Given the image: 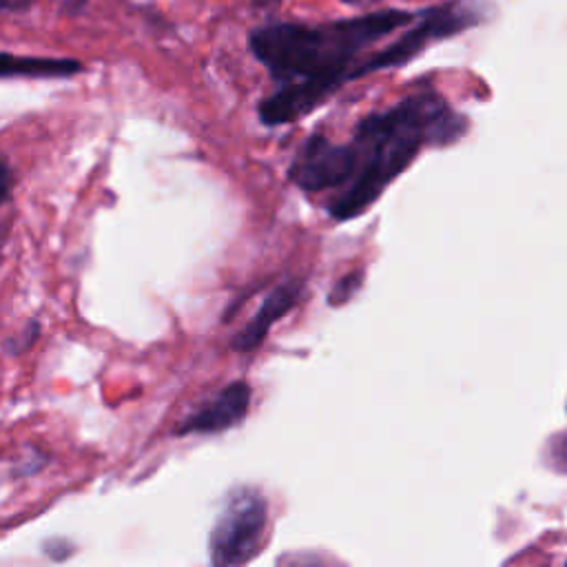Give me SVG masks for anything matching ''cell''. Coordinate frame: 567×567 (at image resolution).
I'll use <instances>...</instances> for the list:
<instances>
[{"label":"cell","mask_w":567,"mask_h":567,"mask_svg":"<svg viewBox=\"0 0 567 567\" xmlns=\"http://www.w3.org/2000/svg\"><path fill=\"white\" fill-rule=\"evenodd\" d=\"M301 292H303V281L299 279H288L275 286L261 301L255 317L235 334L230 348L235 352H252L255 348H259L268 337V332L272 330V326L297 306Z\"/></svg>","instance_id":"obj_7"},{"label":"cell","mask_w":567,"mask_h":567,"mask_svg":"<svg viewBox=\"0 0 567 567\" xmlns=\"http://www.w3.org/2000/svg\"><path fill=\"white\" fill-rule=\"evenodd\" d=\"M86 2L89 0H64V11L66 13H71V16H80L82 11H84V7H86Z\"/></svg>","instance_id":"obj_10"},{"label":"cell","mask_w":567,"mask_h":567,"mask_svg":"<svg viewBox=\"0 0 567 567\" xmlns=\"http://www.w3.org/2000/svg\"><path fill=\"white\" fill-rule=\"evenodd\" d=\"M266 525V496L250 485L233 489L210 529V560L215 565H244L252 560L264 545Z\"/></svg>","instance_id":"obj_4"},{"label":"cell","mask_w":567,"mask_h":567,"mask_svg":"<svg viewBox=\"0 0 567 567\" xmlns=\"http://www.w3.org/2000/svg\"><path fill=\"white\" fill-rule=\"evenodd\" d=\"M363 281V272L361 270H352L348 275H343L330 290L328 295V303L330 306H343L346 301H350L354 297V292L361 288Z\"/></svg>","instance_id":"obj_9"},{"label":"cell","mask_w":567,"mask_h":567,"mask_svg":"<svg viewBox=\"0 0 567 567\" xmlns=\"http://www.w3.org/2000/svg\"><path fill=\"white\" fill-rule=\"evenodd\" d=\"M84 66L73 58H44V55H13L2 53L0 75L9 78H71Z\"/></svg>","instance_id":"obj_8"},{"label":"cell","mask_w":567,"mask_h":567,"mask_svg":"<svg viewBox=\"0 0 567 567\" xmlns=\"http://www.w3.org/2000/svg\"><path fill=\"white\" fill-rule=\"evenodd\" d=\"M419 11L381 9L328 22H266L248 33V49L277 89L257 115L264 126L292 124L352 82L363 53L392 31L412 24Z\"/></svg>","instance_id":"obj_1"},{"label":"cell","mask_w":567,"mask_h":567,"mask_svg":"<svg viewBox=\"0 0 567 567\" xmlns=\"http://www.w3.org/2000/svg\"><path fill=\"white\" fill-rule=\"evenodd\" d=\"M483 20V11L474 0H450L443 4L419 9L414 27L405 29L388 47L365 55L352 71V82L377 71L396 69L414 60L432 42L447 40L456 33H463L476 27Z\"/></svg>","instance_id":"obj_3"},{"label":"cell","mask_w":567,"mask_h":567,"mask_svg":"<svg viewBox=\"0 0 567 567\" xmlns=\"http://www.w3.org/2000/svg\"><path fill=\"white\" fill-rule=\"evenodd\" d=\"M252 388L246 381H230L213 399L175 425V434H217L241 423L248 414Z\"/></svg>","instance_id":"obj_6"},{"label":"cell","mask_w":567,"mask_h":567,"mask_svg":"<svg viewBox=\"0 0 567 567\" xmlns=\"http://www.w3.org/2000/svg\"><path fill=\"white\" fill-rule=\"evenodd\" d=\"M465 131L467 120L434 89H421L368 113L346 142L354 171L350 184L328 202V215L337 221L363 215L425 146L452 144Z\"/></svg>","instance_id":"obj_2"},{"label":"cell","mask_w":567,"mask_h":567,"mask_svg":"<svg viewBox=\"0 0 567 567\" xmlns=\"http://www.w3.org/2000/svg\"><path fill=\"white\" fill-rule=\"evenodd\" d=\"M352 155L348 144H334L321 133H312L295 153L288 179L303 193L341 190L352 179Z\"/></svg>","instance_id":"obj_5"},{"label":"cell","mask_w":567,"mask_h":567,"mask_svg":"<svg viewBox=\"0 0 567 567\" xmlns=\"http://www.w3.org/2000/svg\"><path fill=\"white\" fill-rule=\"evenodd\" d=\"M346 4H352V7H365V4H372V2H379V0H341Z\"/></svg>","instance_id":"obj_11"}]
</instances>
